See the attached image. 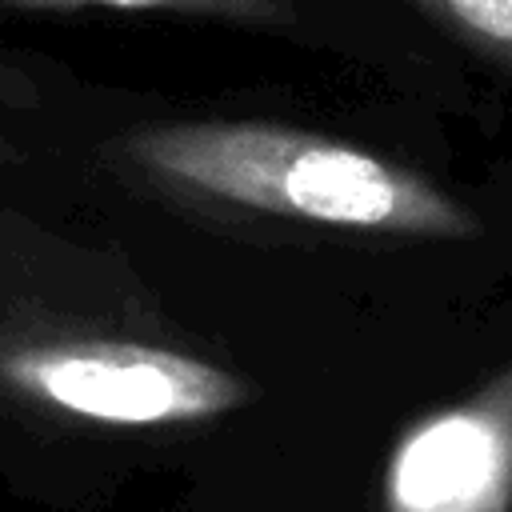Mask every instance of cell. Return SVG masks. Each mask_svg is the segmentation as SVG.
<instances>
[{"label":"cell","instance_id":"cell-1","mask_svg":"<svg viewBox=\"0 0 512 512\" xmlns=\"http://www.w3.org/2000/svg\"><path fill=\"white\" fill-rule=\"evenodd\" d=\"M120 148L132 168L172 192L280 220L412 240H456L480 228L428 176L292 124L176 120L148 124Z\"/></svg>","mask_w":512,"mask_h":512},{"label":"cell","instance_id":"cell-2","mask_svg":"<svg viewBox=\"0 0 512 512\" xmlns=\"http://www.w3.org/2000/svg\"><path fill=\"white\" fill-rule=\"evenodd\" d=\"M0 384L32 408L104 428L200 424L252 400L248 380L212 360L96 332L8 344Z\"/></svg>","mask_w":512,"mask_h":512},{"label":"cell","instance_id":"cell-3","mask_svg":"<svg viewBox=\"0 0 512 512\" xmlns=\"http://www.w3.org/2000/svg\"><path fill=\"white\" fill-rule=\"evenodd\" d=\"M512 496V364L420 420L392 452L388 512H504Z\"/></svg>","mask_w":512,"mask_h":512},{"label":"cell","instance_id":"cell-4","mask_svg":"<svg viewBox=\"0 0 512 512\" xmlns=\"http://www.w3.org/2000/svg\"><path fill=\"white\" fill-rule=\"evenodd\" d=\"M16 12H164V16H200L248 28H272L292 20L284 0H0Z\"/></svg>","mask_w":512,"mask_h":512},{"label":"cell","instance_id":"cell-5","mask_svg":"<svg viewBox=\"0 0 512 512\" xmlns=\"http://www.w3.org/2000/svg\"><path fill=\"white\" fill-rule=\"evenodd\" d=\"M452 36L512 68V0H412Z\"/></svg>","mask_w":512,"mask_h":512}]
</instances>
